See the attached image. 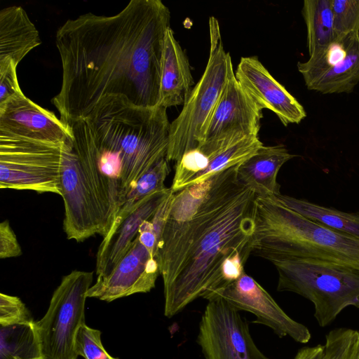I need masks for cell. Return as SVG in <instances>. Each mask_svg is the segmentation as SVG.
<instances>
[{
	"instance_id": "cell-1",
	"label": "cell",
	"mask_w": 359,
	"mask_h": 359,
	"mask_svg": "<svg viewBox=\"0 0 359 359\" xmlns=\"http://www.w3.org/2000/svg\"><path fill=\"white\" fill-rule=\"evenodd\" d=\"M170 12L161 0H131L118 13H88L56 32L62 85L51 100L68 125L85 118L107 96L142 107L158 106Z\"/></svg>"
},
{
	"instance_id": "cell-2",
	"label": "cell",
	"mask_w": 359,
	"mask_h": 359,
	"mask_svg": "<svg viewBox=\"0 0 359 359\" xmlns=\"http://www.w3.org/2000/svg\"><path fill=\"white\" fill-rule=\"evenodd\" d=\"M236 166L171 196L158 245L168 318L206 299L229 257L251 255L257 195L238 180Z\"/></svg>"
},
{
	"instance_id": "cell-3",
	"label": "cell",
	"mask_w": 359,
	"mask_h": 359,
	"mask_svg": "<svg viewBox=\"0 0 359 359\" xmlns=\"http://www.w3.org/2000/svg\"><path fill=\"white\" fill-rule=\"evenodd\" d=\"M73 148L110 229L132 184L166 158V109L142 107L124 96L102 98L88 116L67 125Z\"/></svg>"
},
{
	"instance_id": "cell-4",
	"label": "cell",
	"mask_w": 359,
	"mask_h": 359,
	"mask_svg": "<svg viewBox=\"0 0 359 359\" xmlns=\"http://www.w3.org/2000/svg\"><path fill=\"white\" fill-rule=\"evenodd\" d=\"M251 255L272 263L311 259L359 269V238L302 216L273 197L257 196Z\"/></svg>"
},
{
	"instance_id": "cell-5",
	"label": "cell",
	"mask_w": 359,
	"mask_h": 359,
	"mask_svg": "<svg viewBox=\"0 0 359 359\" xmlns=\"http://www.w3.org/2000/svg\"><path fill=\"white\" fill-rule=\"evenodd\" d=\"M261 109L233 71L207 123L198 147L175 163L173 182L184 186L221 152L242 140L258 135Z\"/></svg>"
},
{
	"instance_id": "cell-6",
	"label": "cell",
	"mask_w": 359,
	"mask_h": 359,
	"mask_svg": "<svg viewBox=\"0 0 359 359\" xmlns=\"http://www.w3.org/2000/svg\"><path fill=\"white\" fill-rule=\"evenodd\" d=\"M277 290L292 292L312 302L320 327L333 322L346 307L359 309V269L333 262L297 259L273 263Z\"/></svg>"
},
{
	"instance_id": "cell-7",
	"label": "cell",
	"mask_w": 359,
	"mask_h": 359,
	"mask_svg": "<svg viewBox=\"0 0 359 359\" xmlns=\"http://www.w3.org/2000/svg\"><path fill=\"white\" fill-rule=\"evenodd\" d=\"M210 53L205 71L183 108L170 123L166 158L179 161L201 144L207 123L233 71L230 53L225 51L219 22L209 18Z\"/></svg>"
},
{
	"instance_id": "cell-8",
	"label": "cell",
	"mask_w": 359,
	"mask_h": 359,
	"mask_svg": "<svg viewBox=\"0 0 359 359\" xmlns=\"http://www.w3.org/2000/svg\"><path fill=\"white\" fill-rule=\"evenodd\" d=\"M93 273L73 271L63 276L47 312L35 322L43 359H77L76 337L85 323L87 292Z\"/></svg>"
},
{
	"instance_id": "cell-9",
	"label": "cell",
	"mask_w": 359,
	"mask_h": 359,
	"mask_svg": "<svg viewBox=\"0 0 359 359\" xmlns=\"http://www.w3.org/2000/svg\"><path fill=\"white\" fill-rule=\"evenodd\" d=\"M62 146L0 133V188L61 195Z\"/></svg>"
},
{
	"instance_id": "cell-10",
	"label": "cell",
	"mask_w": 359,
	"mask_h": 359,
	"mask_svg": "<svg viewBox=\"0 0 359 359\" xmlns=\"http://www.w3.org/2000/svg\"><path fill=\"white\" fill-rule=\"evenodd\" d=\"M60 189L65 205L63 228L67 238L81 242L95 234L104 237L109 229L71 137L62 146Z\"/></svg>"
},
{
	"instance_id": "cell-11",
	"label": "cell",
	"mask_w": 359,
	"mask_h": 359,
	"mask_svg": "<svg viewBox=\"0 0 359 359\" xmlns=\"http://www.w3.org/2000/svg\"><path fill=\"white\" fill-rule=\"evenodd\" d=\"M196 341L205 359H271L255 344L239 311L221 297L208 300Z\"/></svg>"
},
{
	"instance_id": "cell-12",
	"label": "cell",
	"mask_w": 359,
	"mask_h": 359,
	"mask_svg": "<svg viewBox=\"0 0 359 359\" xmlns=\"http://www.w3.org/2000/svg\"><path fill=\"white\" fill-rule=\"evenodd\" d=\"M297 69L310 90L352 93L359 83V32L337 37L306 61L298 62Z\"/></svg>"
},
{
	"instance_id": "cell-13",
	"label": "cell",
	"mask_w": 359,
	"mask_h": 359,
	"mask_svg": "<svg viewBox=\"0 0 359 359\" xmlns=\"http://www.w3.org/2000/svg\"><path fill=\"white\" fill-rule=\"evenodd\" d=\"M215 297L224 299L238 311L252 313L256 317L253 323L269 327L280 338L289 337L301 344L311 339L309 330L291 318L269 293L245 272L236 280L212 293L207 300Z\"/></svg>"
},
{
	"instance_id": "cell-14",
	"label": "cell",
	"mask_w": 359,
	"mask_h": 359,
	"mask_svg": "<svg viewBox=\"0 0 359 359\" xmlns=\"http://www.w3.org/2000/svg\"><path fill=\"white\" fill-rule=\"evenodd\" d=\"M161 274L158 259L137 236L126 255L107 275L97 276L87 297L107 302L150 292Z\"/></svg>"
},
{
	"instance_id": "cell-15",
	"label": "cell",
	"mask_w": 359,
	"mask_h": 359,
	"mask_svg": "<svg viewBox=\"0 0 359 359\" xmlns=\"http://www.w3.org/2000/svg\"><path fill=\"white\" fill-rule=\"evenodd\" d=\"M0 133L55 145L71 137L68 126L22 91L0 106Z\"/></svg>"
},
{
	"instance_id": "cell-16",
	"label": "cell",
	"mask_w": 359,
	"mask_h": 359,
	"mask_svg": "<svg viewBox=\"0 0 359 359\" xmlns=\"http://www.w3.org/2000/svg\"><path fill=\"white\" fill-rule=\"evenodd\" d=\"M235 76L261 109L273 112L287 126L299 123L306 116L304 107L276 81L256 56L243 57Z\"/></svg>"
},
{
	"instance_id": "cell-17",
	"label": "cell",
	"mask_w": 359,
	"mask_h": 359,
	"mask_svg": "<svg viewBox=\"0 0 359 359\" xmlns=\"http://www.w3.org/2000/svg\"><path fill=\"white\" fill-rule=\"evenodd\" d=\"M172 191L170 188L156 191L137 203L128 213L115 217L98 248L97 276L107 275L114 268L129 250L142 223L156 212Z\"/></svg>"
},
{
	"instance_id": "cell-18",
	"label": "cell",
	"mask_w": 359,
	"mask_h": 359,
	"mask_svg": "<svg viewBox=\"0 0 359 359\" xmlns=\"http://www.w3.org/2000/svg\"><path fill=\"white\" fill-rule=\"evenodd\" d=\"M190 67L187 54L169 28L163 55L158 106L167 109L185 104L194 84Z\"/></svg>"
},
{
	"instance_id": "cell-19",
	"label": "cell",
	"mask_w": 359,
	"mask_h": 359,
	"mask_svg": "<svg viewBox=\"0 0 359 359\" xmlns=\"http://www.w3.org/2000/svg\"><path fill=\"white\" fill-rule=\"evenodd\" d=\"M295 155L283 144L262 146L254 154L238 164L237 177L257 196L271 197L280 194L278 173L284 163Z\"/></svg>"
},
{
	"instance_id": "cell-20",
	"label": "cell",
	"mask_w": 359,
	"mask_h": 359,
	"mask_svg": "<svg viewBox=\"0 0 359 359\" xmlns=\"http://www.w3.org/2000/svg\"><path fill=\"white\" fill-rule=\"evenodd\" d=\"M41 40L25 11L18 6L0 11V62L12 61L16 66Z\"/></svg>"
},
{
	"instance_id": "cell-21",
	"label": "cell",
	"mask_w": 359,
	"mask_h": 359,
	"mask_svg": "<svg viewBox=\"0 0 359 359\" xmlns=\"http://www.w3.org/2000/svg\"><path fill=\"white\" fill-rule=\"evenodd\" d=\"M271 197L309 219L359 238V212H346L281 194Z\"/></svg>"
},
{
	"instance_id": "cell-22",
	"label": "cell",
	"mask_w": 359,
	"mask_h": 359,
	"mask_svg": "<svg viewBox=\"0 0 359 359\" xmlns=\"http://www.w3.org/2000/svg\"><path fill=\"white\" fill-rule=\"evenodd\" d=\"M302 13L306 27L310 56L336 39L332 0H304Z\"/></svg>"
},
{
	"instance_id": "cell-23",
	"label": "cell",
	"mask_w": 359,
	"mask_h": 359,
	"mask_svg": "<svg viewBox=\"0 0 359 359\" xmlns=\"http://www.w3.org/2000/svg\"><path fill=\"white\" fill-rule=\"evenodd\" d=\"M1 359H43L34 321L1 326Z\"/></svg>"
},
{
	"instance_id": "cell-24",
	"label": "cell",
	"mask_w": 359,
	"mask_h": 359,
	"mask_svg": "<svg viewBox=\"0 0 359 359\" xmlns=\"http://www.w3.org/2000/svg\"><path fill=\"white\" fill-rule=\"evenodd\" d=\"M170 171L169 161L164 158L142 175L131 186L116 216L128 213L137 203L148 196L163 189Z\"/></svg>"
},
{
	"instance_id": "cell-25",
	"label": "cell",
	"mask_w": 359,
	"mask_h": 359,
	"mask_svg": "<svg viewBox=\"0 0 359 359\" xmlns=\"http://www.w3.org/2000/svg\"><path fill=\"white\" fill-rule=\"evenodd\" d=\"M336 38L359 32V0H332Z\"/></svg>"
},
{
	"instance_id": "cell-26",
	"label": "cell",
	"mask_w": 359,
	"mask_h": 359,
	"mask_svg": "<svg viewBox=\"0 0 359 359\" xmlns=\"http://www.w3.org/2000/svg\"><path fill=\"white\" fill-rule=\"evenodd\" d=\"M76 350L84 359H118L109 355L101 341V332L83 325L76 337Z\"/></svg>"
},
{
	"instance_id": "cell-27",
	"label": "cell",
	"mask_w": 359,
	"mask_h": 359,
	"mask_svg": "<svg viewBox=\"0 0 359 359\" xmlns=\"http://www.w3.org/2000/svg\"><path fill=\"white\" fill-rule=\"evenodd\" d=\"M34 321L25 304L18 297L0 294V325L3 327Z\"/></svg>"
},
{
	"instance_id": "cell-28",
	"label": "cell",
	"mask_w": 359,
	"mask_h": 359,
	"mask_svg": "<svg viewBox=\"0 0 359 359\" xmlns=\"http://www.w3.org/2000/svg\"><path fill=\"white\" fill-rule=\"evenodd\" d=\"M21 91L17 66L11 60L0 62V106Z\"/></svg>"
},
{
	"instance_id": "cell-29",
	"label": "cell",
	"mask_w": 359,
	"mask_h": 359,
	"mask_svg": "<svg viewBox=\"0 0 359 359\" xmlns=\"http://www.w3.org/2000/svg\"><path fill=\"white\" fill-rule=\"evenodd\" d=\"M22 255V249L9 222L0 224V258L6 259Z\"/></svg>"
},
{
	"instance_id": "cell-30",
	"label": "cell",
	"mask_w": 359,
	"mask_h": 359,
	"mask_svg": "<svg viewBox=\"0 0 359 359\" xmlns=\"http://www.w3.org/2000/svg\"><path fill=\"white\" fill-rule=\"evenodd\" d=\"M324 345L304 347L298 351L294 359H324Z\"/></svg>"
},
{
	"instance_id": "cell-31",
	"label": "cell",
	"mask_w": 359,
	"mask_h": 359,
	"mask_svg": "<svg viewBox=\"0 0 359 359\" xmlns=\"http://www.w3.org/2000/svg\"><path fill=\"white\" fill-rule=\"evenodd\" d=\"M346 359H359V331H357Z\"/></svg>"
}]
</instances>
